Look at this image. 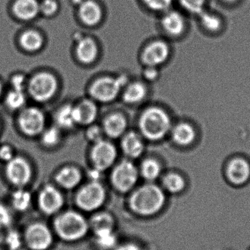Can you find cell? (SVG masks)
<instances>
[{"label": "cell", "instance_id": "6da1fadb", "mask_svg": "<svg viewBox=\"0 0 250 250\" xmlns=\"http://www.w3.org/2000/svg\"><path fill=\"white\" fill-rule=\"evenodd\" d=\"M51 228L57 240L73 245L91 235L88 216L75 208H64L51 218Z\"/></svg>", "mask_w": 250, "mask_h": 250}, {"label": "cell", "instance_id": "7a4b0ae2", "mask_svg": "<svg viewBox=\"0 0 250 250\" xmlns=\"http://www.w3.org/2000/svg\"><path fill=\"white\" fill-rule=\"evenodd\" d=\"M165 201L164 190L153 182H148L130 192L127 206L134 215L150 217L162 209Z\"/></svg>", "mask_w": 250, "mask_h": 250}, {"label": "cell", "instance_id": "3957f363", "mask_svg": "<svg viewBox=\"0 0 250 250\" xmlns=\"http://www.w3.org/2000/svg\"><path fill=\"white\" fill-rule=\"evenodd\" d=\"M139 128L143 138L151 141H160L171 131V119L162 108L150 107L141 114Z\"/></svg>", "mask_w": 250, "mask_h": 250}, {"label": "cell", "instance_id": "277c9868", "mask_svg": "<svg viewBox=\"0 0 250 250\" xmlns=\"http://www.w3.org/2000/svg\"><path fill=\"white\" fill-rule=\"evenodd\" d=\"M107 201V190L101 182L90 181L78 189L74 197L75 208L88 216L103 209Z\"/></svg>", "mask_w": 250, "mask_h": 250}, {"label": "cell", "instance_id": "5b68a950", "mask_svg": "<svg viewBox=\"0 0 250 250\" xmlns=\"http://www.w3.org/2000/svg\"><path fill=\"white\" fill-rule=\"evenodd\" d=\"M22 235L28 250H51L57 241L51 224L42 220L28 223Z\"/></svg>", "mask_w": 250, "mask_h": 250}, {"label": "cell", "instance_id": "8992f818", "mask_svg": "<svg viewBox=\"0 0 250 250\" xmlns=\"http://www.w3.org/2000/svg\"><path fill=\"white\" fill-rule=\"evenodd\" d=\"M127 82L128 78L125 75H120L117 77L104 76L92 83L89 89L90 94L92 99L98 102H112L117 98Z\"/></svg>", "mask_w": 250, "mask_h": 250}, {"label": "cell", "instance_id": "52a82bcc", "mask_svg": "<svg viewBox=\"0 0 250 250\" xmlns=\"http://www.w3.org/2000/svg\"><path fill=\"white\" fill-rule=\"evenodd\" d=\"M139 170L130 160L120 162L111 173V184L113 188L120 194L130 193L137 184Z\"/></svg>", "mask_w": 250, "mask_h": 250}, {"label": "cell", "instance_id": "ba28073f", "mask_svg": "<svg viewBox=\"0 0 250 250\" xmlns=\"http://www.w3.org/2000/svg\"><path fill=\"white\" fill-rule=\"evenodd\" d=\"M35 203L39 212L51 218L66 208V199L61 189L52 185H45L39 191Z\"/></svg>", "mask_w": 250, "mask_h": 250}, {"label": "cell", "instance_id": "9c48e42d", "mask_svg": "<svg viewBox=\"0 0 250 250\" xmlns=\"http://www.w3.org/2000/svg\"><path fill=\"white\" fill-rule=\"evenodd\" d=\"M58 87L57 79L46 71L40 72L28 81V92L31 98L38 103L50 101L55 95Z\"/></svg>", "mask_w": 250, "mask_h": 250}, {"label": "cell", "instance_id": "30bf717a", "mask_svg": "<svg viewBox=\"0 0 250 250\" xmlns=\"http://www.w3.org/2000/svg\"><path fill=\"white\" fill-rule=\"evenodd\" d=\"M4 175L7 182L15 189L26 188L32 181L33 171L30 163L26 159L15 156L5 163Z\"/></svg>", "mask_w": 250, "mask_h": 250}, {"label": "cell", "instance_id": "8fae6325", "mask_svg": "<svg viewBox=\"0 0 250 250\" xmlns=\"http://www.w3.org/2000/svg\"><path fill=\"white\" fill-rule=\"evenodd\" d=\"M45 115L36 107L23 108L18 117L19 129L26 136L41 135L45 129Z\"/></svg>", "mask_w": 250, "mask_h": 250}, {"label": "cell", "instance_id": "7c38bea8", "mask_svg": "<svg viewBox=\"0 0 250 250\" xmlns=\"http://www.w3.org/2000/svg\"><path fill=\"white\" fill-rule=\"evenodd\" d=\"M115 146L110 141L104 139L93 144L91 151V160L92 166L102 172L111 167L117 159Z\"/></svg>", "mask_w": 250, "mask_h": 250}, {"label": "cell", "instance_id": "4fadbf2b", "mask_svg": "<svg viewBox=\"0 0 250 250\" xmlns=\"http://www.w3.org/2000/svg\"><path fill=\"white\" fill-rule=\"evenodd\" d=\"M91 236H99L116 233L117 227L115 216L107 210H99L88 215Z\"/></svg>", "mask_w": 250, "mask_h": 250}, {"label": "cell", "instance_id": "5bb4252c", "mask_svg": "<svg viewBox=\"0 0 250 250\" xmlns=\"http://www.w3.org/2000/svg\"><path fill=\"white\" fill-rule=\"evenodd\" d=\"M170 56V47L163 41L151 42L143 51L142 60L146 66L158 67L165 62Z\"/></svg>", "mask_w": 250, "mask_h": 250}, {"label": "cell", "instance_id": "9a60e30c", "mask_svg": "<svg viewBox=\"0 0 250 250\" xmlns=\"http://www.w3.org/2000/svg\"><path fill=\"white\" fill-rule=\"evenodd\" d=\"M227 179L236 185L246 183L250 178V165L243 158H234L230 161L226 169Z\"/></svg>", "mask_w": 250, "mask_h": 250}, {"label": "cell", "instance_id": "2e32d148", "mask_svg": "<svg viewBox=\"0 0 250 250\" xmlns=\"http://www.w3.org/2000/svg\"><path fill=\"white\" fill-rule=\"evenodd\" d=\"M161 23L164 32L170 36H180L186 29V22L184 16L176 10L166 11Z\"/></svg>", "mask_w": 250, "mask_h": 250}, {"label": "cell", "instance_id": "e0dca14e", "mask_svg": "<svg viewBox=\"0 0 250 250\" xmlns=\"http://www.w3.org/2000/svg\"><path fill=\"white\" fill-rule=\"evenodd\" d=\"M143 137L136 132L125 133L122 138L121 148L125 155L130 159L139 158L145 151Z\"/></svg>", "mask_w": 250, "mask_h": 250}, {"label": "cell", "instance_id": "ac0fdd59", "mask_svg": "<svg viewBox=\"0 0 250 250\" xmlns=\"http://www.w3.org/2000/svg\"><path fill=\"white\" fill-rule=\"evenodd\" d=\"M82 180L80 170L73 166L63 167L57 172L55 182L60 189L72 190L79 188Z\"/></svg>", "mask_w": 250, "mask_h": 250}, {"label": "cell", "instance_id": "d6986e66", "mask_svg": "<svg viewBox=\"0 0 250 250\" xmlns=\"http://www.w3.org/2000/svg\"><path fill=\"white\" fill-rule=\"evenodd\" d=\"M102 129L104 134L113 139L120 138L126 133L127 120L120 113L110 114L104 120Z\"/></svg>", "mask_w": 250, "mask_h": 250}, {"label": "cell", "instance_id": "ffe728a7", "mask_svg": "<svg viewBox=\"0 0 250 250\" xmlns=\"http://www.w3.org/2000/svg\"><path fill=\"white\" fill-rule=\"evenodd\" d=\"M74 107L77 125L90 126L95 123L98 117V109L93 101L83 100Z\"/></svg>", "mask_w": 250, "mask_h": 250}, {"label": "cell", "instance_id": "44dd1931", "mask_svg": "<svg viewBox=\"0 0 250 250\" xmlns=\"http://www.w3.org/2000/svg\"><path fill=\"white\" fill-rule=\"evenodd\" d=\"M33 197L26 188H16L9 199L8 205L14 213H26L32 208Z\"/></svg>", "mask_w": 250, "mask_h": 250}, {"label": "cell", "instance_id": "7402d4cb", "mask_svg": "<svg viewBox=\"0 0 250 250\" xmlns=\"http://www.w3.org/2000/svg\"><path fill=\"white\" fill-rule=\"evenodd\" d=\"M98 53V46L93 40L90 38L79 40L76 48V54L78 60L82 64H92L96 60Z\"/></svg>", "mask_w": 250, "mask_h": 250}, {"label": "cell", "instance_id": "603a6c76", "mask_svg": "<svg viewBox=\"0 0 250 250\" xmlns=\"http://www.w3.org/2000/svg\"><path fill=\"white\" fill-rule=\"evenodd\" d=\"M171 131L173 141L181 146L190 145L196 138V131L189 123H179Z\"/></svg>", "mask_w": 250, "mask_h": 250}, {"label": "cell", "instance_id": "cb8c5ba5", "mask_svg": "<svg viewBox=\"0 0 250 250\" xmlns=\"http://www.w3.org/2000/svg\"><path fill=\"white\" fill-rule=\"evenodd\" d=\"M79 16L84 23L92 26L97 24L102 17L101 7L92 0L82 1L79 6Z\"/></svg>", "mask_w": 250, "mask_h": 250}, {"label": "cell", "instance_id": "d4e9b609", "mask_svg": "<svg viewBox=\"0 0 250 250\" xmlns=\"http://www.w3.org/2000/svg\"><path fill=\"white\" fill-rule=\"evenodd\" d=\"M56 126L60 129H70L77 125L75 107L66 104L60 107L54 116Z\"/></svg>", "mask_w": 250, "mask_h": 250}, {"label": "cell", "instance_id": "484cf974", "mask_svg": "<svg viewBox=\"0 0 250 250\" xmlns=\"http://www.w3.org/2000/svg\"><path fill=\"white\" fill-rule=\"evenodd\" d=\"M40 11L37 0H17L13 5L14 14L22 20H31L36 17Z\"/></svg>", "mask_w": 250, "mask_h": 250}, {"label": "cell", "instance_id": "4316f807", "mask_svg": "<svg viewBox=\"0 0 250 250\" xmlns=\"http://www.w3.org/2000/svg\"><path fill=\"white\" fill-rule=\"evenodd\" d=\"M147 88L142 82H135L128 85L123 92V99L129 104H136L145 99Z\"/></svg>", "mask_w": 250, "mask_h": 250}, {"label": "cell", "instance_id": "83f0119b", "mask_svg": "<svg viewBox=\"0 0 250 250\" xmlns=\"http://www.w3.org/2000/svg\"><path fill=\"white\" fill-rule=\"evenodd\" d=\"M162 168L158 160L148 158L142 161L139 169V175L148 182H154L161 176Z\"/></svg>", "mask_w": 250, "mask_h": 250}, {"label": "cell", "instance_id": "f1b7e54d", "mask_svg": "<svg viewBox=\"0 0 250 250\" xmlns=\"http://www.w3.org/2000/svg\"><path fill=\"white\" fill-rule=\"evenodd\" d=\"M20 44L25 51L35 52L42 48L44 38L36 31H26L21 36Z\"/></svg>", "mask_w": 250, "mask_h": 250}, {"label": "cell", "instance_id": "f546056e", "mask_svg": "<svg viewBox=\"0 0 250 250\" xmlns=\"http://www.w3.org/2000/svg\"><path fill=\"white\" fill-rule=\"evenodd\" d=\"M163 186L170 193L177 194L184 189L186 182L182 175L170 173L163 179Z\"/></svg>", "mask_w": 250, "mask_h": 250}, {"label": "cell", "instance_id": "4dcf8cb0", "mask_svg": "<svg viewBox=\"0 0 250 250\" xmlns=\"http://www.w3.org/2000/svg\"><path fill=\"white\" fill-rule=\"evenodd\" d=\"M26 98L23 91L13 89L4 97V104L6 106L12 111H19L23 109L26 104Z\"/></svg>", "mask_w": 250, "mask_h": 250}, {"label": "cell", "instance_id": "1f68e13d", "mask_svg": "<svg viewBox=\"0 0 250 250\" xmlns=\"http://www.w3.org/2000/svg\"><path fill=\"white\" fill-rule=\"evenodd\" d=\"M41 135V143L48 148L55 147L61 141V129L57 126H52L44 129Z\"/></svg>", "mask_w": 250, "mask_h": 250}, {"label": "cell", "instance_id": "d6a6232c", "mask_svg": "<svg viewBox=\"0 0 250 250\" xmlns=\"http://www.w3.org/2000/svg\"><path fill=\"white\" fill-rule=\"evenodd\" d=\"M200 21L204 29L211 32H218L223 26V21L220 16L214 14V13L204 12L199 15Z\"/></svg>", "mask_w": 250, "mask_h": 250}, {"label": "cell", "instance_id": "836d02e7", "mask_svg": "<svg viewBox=\"0 0 250 250\" xmlns=\"http://www.w3.org/2000/svg\"><path fill=\"white\" fill-rule=\"evenodd\" d=\"M94 245L99 250H114L118 245L117 233L104 235V236H93Z\"/></svg>", "mask_w": 250, "mask_h": 250}, {"label": "cell", "instance_id": "e575fe53", "mask_svg": "<svg viewBox=\"0 0 250 250\" xmlns=\"http://www.w3.org/2000/svg\"><path fill=\"white\" fill-rule=\"evenodd\" d=\"M13 213L8 204L0 202V230L6 231L11 228Z\"/></svg>", "mask_w": 250, "mask_h": 250}, {"label": "cell", "instance_id": "d590c367", "mask_svg": "<svg viewBox=\"0 0 250 250\" xmlns=\"http://www.w3.org/2000/svg\"><path fill=\"white\" fill-rule=\"evenodd\" d=\"M182 7L189 13L200 15L204 11L206 0H179Z\"/></svg>", "mask_w": 250, "mask_h": 250}, {"label": "cell", "instance_id": "8d00e7d4", "mask_svg": "<svg viewBox=\"0 0 250 250\" xmlns=\"http://www.w3.org/2000/svg\"><path fill=\"white\" fill-rule=\"evenodd\" d=\"M147 6L154 11L166 12L170 10L174 0H143Z\"/></svg>", "mask_w": 250, "mask_h": 250}, {"label": "cell", "instance_id": "74e56055", "mask_svg": "<svg viewBox=\"0 0 250 250\" xmlns=\"http://www.w3.org/2000/svg\"><path fill=\"white\" fill-rule=\"evenodd\" d=\"M104 134V132L102 127L92 124L90 125L88 130H87L86 138L88 141H91L94 144L103 140Z\"/></svg>", "mask_w": 250, "mask_h": 250}, {"label": "cell", "instance_id": "f35d334b", "mask_svg": "<svg viewBox=\"0 0 250 250\" xmlns=\"http://www.w3.org/2000/svg\"><path fill=\"white\" fill-rule=\"evenodd\" d=\"M10 83H11L13 89L18 91H23L26 89L27 86L28 81L26 80V77L22 73H18L12 76L10 79Z\"/></svg>", "mask_w": 250, "mask_h": 250}, {"label": "cell", "instance_id": "ab89813d", "mask_svg": "<svg viewBox=\"0 0 250 250\" xmlns=\"http://www.w3.org/2000/svg\"><path fill=\"white\" fill-rule=\"evenodd\" d=\"M15 151L9 144H0V162L8 163L15 157Z\"/></svg>", "mask_w": 250, "mask_h": 250}, {"label": "cell", "instance_id": "60d3db41", "mask_svg": "<svg viewBox=\"0 0 250 250\" xmlns=\"http://www.w3.org/2000/svg\"><path fill=\"white\" fill-rule=\"evenodd\" d=\"M57 8H58V4L55 0H44L40 4V11L47 16H51L55 13Z\"/></svg>", "mask_w": 250, "mask_h": 250}, {"label": "cell", "instance_id": "b9f144b4", "mask_svg": "<svg viewBox=\"0 0 250 250\" xmlns=\"http://www.w3.org/2000/svg\"><path fill=\"white\" fill-rule=\"evenodd\" d=\"M114 250H143V249L136 242L126 240L119 242Z\"/></svg>", "mask_w": 250, "mask_h": 250}, {"label": "cell", "instance_id": "7bdbcfd3", "mask_svg": "<svg viewBox=\"0 0 250 250\" xmlns=\"http://www.w3.org/2000/svg\"><path fill=\"white\" fill-rule=\"evenodd\" d=\"M159 71L157 67L153 66H147L146 68L143 71V77L145 80L148 82H153L155 81L158 78Z\"/></svg>", "mask_w": 250, "mask_h": 250}, {"label": "cell", "instance_id": "ee69618b", "mask_svg": "<svg viewBox=\"0 0 250 250\" xmlns=\"http://www.w3.org/2000/svg\"><path fill=\"white\" fill-rule=\"evenodd\" d=\"M104 172L95 167H92V169L88 170V176L90 181H94V182H101V178Z\"/></svg>", "mask_w": 250, "mask_h": 250}, {"label": "cell", "instance_id": "f6af8a7d", "mask_svg": "<svg viewBox=\"0 0 250 250\" xmlns=\"http://www.w3.org/2000/svg\"><path fill=\"white\" fill-rule=\"evenodd\" d=\"M4 232L3 230H0V250H2L3 242H4Z\"/></svg>", "mask_w": 250, "mask_h": 250}, {"label": "cell", "instance_id": "bcb514c9", "mask_svg": "<svg viewBox=\"0 0 250 250\" xmlns=\"http://www.w3.org/2000/svg\"><path fill=\"white\" fill-rule=\"evenodd\" d=\"M3 92H4V86H3L2 82L0 81V99L2 97Z\"/></svg>", "mask_w": 250, "mask_h": 250}, {"label": "cell", "instance_id": "7dc6e473", "mask_svg": "<svg viewBox=\"0 0 250 250\" xmlns=\"http://www.w3.org/2000/svg\"><path fill=\"white\" fill-rule=\"evenodd\" d=\"M223 1H226L227 3H233L235 1H238V0H223Z\"/></svg>", "mask_w": 250, "mask_h": 250}, {"label": "cell", "instance_id": "c3c4849f", "mask_svg": "<svg viewBox=\"0 0 250 250\" xmlns=\"http://www.w3.org/2000/svg\"><path fill=\"white\" fill-rule=\"evenodd\" d=\"M73 1L74 3H80V4H82V0H73Z\"/></svg>", "mask_w": 250, "mask_h": 250}, {"label": "cell", "instance_id": "681fc988", "mask_svg": "<svg viewBox=\"0 0 250 250\" xmlns=\"http://www.w3.org/2000/svg\"><path fill=\"white\" fill-rule=\"evenodd\" d=\"M0 129H1V123H0Z\"/></svg>", "mask_w": 250, "mask_h": 250}]
</instances>
